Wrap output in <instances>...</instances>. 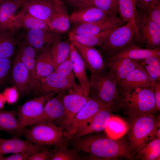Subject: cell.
Returning <instances> with one entry per match:
<instances>
[{"label": "cell", "mask_w": 160, "mask_h": 160, "mask_svg": "<svg viewBox=\"0 0 160 160\" xmlns=\"http://www.w3.org/2000/svg\"><path fill=\"white\" fill-rule=\"evenodd\" d=\"M73 140V149L88 154L89 159L131 160L133 157L130 147L118 139L89 134Z\"/></svg>", "instance_id": "obj_1"}, {"label": "cell", "mask_w": 160, "mask_h": 160, "mask_svg": "<svg viewBox=\"0 0 160 160\" xmlns=\"http://www.w3.org/2000/svg\"><path fill=\"white\" fill-rule=\"evenodd\" d=\"M89 96L101 102L112 112L121 109L117 84L112 72L106 68L100 72L91 73Z\"/></svg>", "instance_id": "obj_2"}, {"label": "cell", "mask_w": 160, "mask_h": 160, "mask_svg": "<svg viewBox=\"0 0 160 160\" xmlns=\"http://www.w3.org/2000/svg\"><path fill=\"white\" fill-rule=\"evenodd\" d=\"M121 109L131 119L141 116L153 115L157 111L153 84L146 87L119 92Z\"/></svg>", "instance_id": "obj_3"}, {"label": "cell", "mask_w": 160, "mask_h": 160, "mask_svg": "<svg viewBox=\"0 0 160 160\" xmlns=\"http://www.w3.org/2000/svg\"><path fill=\"white\" fill-rule=\"evenodd\" d=\"M130 120L128 131L130 147L134 157L150 141L149 140L154 139L155 131L160 127V118L153 115H145Z\"/></svg>", "instance_id": "obj_4"}, {"label": "cell", "mask_w": 160, "mask_h": 160, "mask_svg": "<svg viewBox=\"0 0 160 160\" xmlns=\"http://www.w3.org/2000/svg\"><path fill=\"white\" fill-rule=\"evenodd\" d=\"M23 130V133L26 140L43 146L55 145L60 147L64 141L63 128L52 122L44 121L32 125Z\"/></svg>", "instance_id": "obj_5"}, {"label": "cell", "mask_w": 160, "mask_h": 160, "mask_svg": "<svg viewBox=\"0 0 160 160\" xmlns=\"http://www.w3.org/2000/svg\"><path fill=\"white\" fill-rule=\"evenodd\" d=\"M136 28L135 41L146 48H160V26L150 20L145 12L136 7L134 16Z\"/></svg>", "instance_id": "obj_6"}, {"label": "cell", "mask_w": 160, "mask_h": 160, "mask_svg": "<svg viewBox=\"0 0 160 160\" xmlns=\"http://www.w3.org/2000/svg\"><path fill=\"white\" fill-rule=\"evenodd\" d=\"M136 28L134 20L115 28L99 47L103 57L116 52L134 43Z\"/></svg>", "instance_id": "obj_7"}, {"label": "cell", "mask_w": 160, "mask_h": 160, "mask_svg": "<svg viewBox=\"0 0 160 160\" xmlns=\"http://www.w3.org/2000/svg\"><path fill=\"white\" fill-rule=\"evenodd\" d=\"M68 93L63 95V100L65 114L60 121L61 127L67 130L76 114L89 100V93L79 84L68 89Z\"/></svg>", "instance_id": "obj_8"}, {"label": "cell", "mask_w": 160, "mask_h": 160, "mask_svg": "<svg viewBox=\"0 0 160 160\" xmlns=\"http://www.w3.org/2000/svg\"><path fill=\"white\" fill-rule=\"evenodd\" d=\"M56 92H51L35 97L26 102L17 109V118L21 131L31 126L41 115L47 102Z\"/></svg>", "instance_id": "obj_9"}, {"label": "cell", "mask_w": 160, "mask_h": 160, "mask_svg": "<svg viewBox=\"0 0 160 160\" xmlns=\"http://www.w3.org/2000/svg\"><path fill=\"white\" fill-rule=\"evenodd\" d=\"M105 108H108L97 99L90 97L86 104L74 116L69 128L64 133V137L68 140H72L76 132L85 123Z\"/></svg>", "instance_id": "obj_10"}, {"label": "cell", "mask_w": 160, "mask_h": 160, "mask_svg": "<svg viewBox=\"0 0 160 160\" xmlns=\"http://www.w3.org/2000/svg\"><path fill=\"white\" fill-rule=\"evenodd\" d=\"M12 31L15 35L34 48L37 53L51 45L54 39V33L49 28Z\"/></svg>", "instance_id": "obj_11"}, {"label": "cell", "mask_w": 160, "mask_h": 160, "mask_svg": "<svg viewBox=\"0 0 160 160\" xmlns=\"http://www.w3.org/2000/svg\"><path fill=\"white\" fill-rule=\"evenodd\" d=\"M77 84L75 80L54 72L37 82L35 89L44 94L59 93L73 87Z\"/></svg>", "instance_id": "obj_12"}, {"label": "cell", "mask_w": 160, "mask_h": 160, "mask_svg": "<svg viewBox=\"0 0 160 160\" xmlns=\"http://www.w3.org/2000/svg\"><path fill=\"white\" fill-rule=\"evenodd\" d=\"M126 23L117 16H110L97 22L78 24L70 32L80 35L93 36Z\"/></svg>", "instance_id": "obj_13"}, {"label": "cell", "mask_w": 160, "mask_h": 160, "mask_svg": "<svg viewBox=\"0 0 160 160\" xmlns=\"http://www.w3.org/2000/svg\"><path fill=\"white\" fill-rule=\"evenodd\" d=\"M12 68V81L18 92L22 95L29 93L33 89L30 72L21 61L16 51Z\"/></svg>", "instance_id": "obj_14"}, {"label": "cell", "mask_w": 160, "mask_h": 160, "mask_svg": "<svg viewBox=\"0 0 160 160\" xmlns=\"http://www.w3.org/2000/svg\"><path fill=\"white\" fill-rule=\"evenodd\" d=\"M76 47L91 73H98L106 68L101 52L94 47L81 44L75 41H71Z\"/></svg>", "instance_id": "obj_15"}, {"label": "cell", "mask_w": 160, "mask_h": 160, "mask_svg": "<svg viewBox=\"0 0 160 160\" xmlns=\"http://www.w3.org/2000/svg\"><path fill=\"white\" fill-rule=\"evenodd\" d=\"M153 80L140 64L118 84L119 92L130 90L153 85Z\"/></svg>", "instance_id": "obj_16"}, {"label": "cell", "mask_w": 160, "mask_h": 160, "mask_svg": "<svg viewBox=\"0 0 160 160\" xmlns=\"http://www.w3.org/2000/svg\"><path fill=\"white\" fill-rule=\"evenodd\" d=\"M63 95L60 92L56 96L50 98L45 104L41 115L31 125L44 121H61L65 114Z\"/></svg>", "instance_id": "obj_17"}, {"label": "cell", "mask_w": 160, "mask_h": 160, "mask_svg": "<svg viewBox=\"0 0 160 160\" xmlns=\"http://www.w3.org/2000/svg\"><path fill=\"white\" fill-rule=\"evenodd\" d=\"M160 57V49L143 48L134 43L131 44L113 54L103 56L104 61L127 58L141 60L151 56Z\"/></svg>", "instance_id": "obj_18"}, {"label": "cell", "mask_w": 160, "mask_h": 160, "mask_svg": "<svg viewBox=\"0 0 160 160\" xmlns=\"http://www.w3.org/2000/svg\"><path fill=\"white\" fill-rule=\"evenodd\" d=\"M112 112L108 108L100 111L77 131L73 139L104 130Z\"/></svg>", "instance_id": "obj_19"}, {"label": "cell", "mask_w": 160, "mask_h": 160, "mask_svg": "<svg viewBox=\"0 0 160 160\" xmlns=\"http://www.w3.org/2000/svg\"><path fill=\"white\" fill-rule=\"evenodd\" d=\"M22 6L28 13L44 21L48 26L54 12L51 0H28Z\"/></svg>", "instance_id": "obj_20"}, {"label": "cell", "mask_w": 160, "mask_h": 160, "mask_svg": "<svg viewBox=\"0 0 160 160\" xmlns=\"http://www.w3.org/2000/svg\"><path fill=\"white\" fill-rule=\"evenodd\" d=\"M45 146L33 144L27 140L15 137L8 139L0 138V153L3 155L21 152L34 153Z\"/></svg>", "instance_id": "obj_21"}, {"label": "cell", "mask_w": 160, "mask_h": 160, "mask_svg": "<svg viewBox=\"0 0 160 160\" xmlns=\"http://www.w3.org/2000/svg\"><path fill=\"white\" fill-rule=\"evenodd\" d=\"M54 12L48 27L52 31L58 33L68 31L70 26V21L65 3L61 0H51Z\"/></svg>", "instance_id": "obj_22"}, {"label": "cell", "mask_w": 160, "mask_h": 160, "mask_svg": "<svg viewBox=\"0 0 160 160\" xmlns=\"http://www.w3.org/2000/svg\"><path fill=\"white\" fill-rule=\"evenodd\" d=\"M20 59L28 69L31 77L33 89L36 84V57L37 52L33 47L17 36L14 35Z\"/></svg>", "instance_id": "obj_23"}, {"label": "cell", "mask_w": 160, "mask_h": 160, "mask_svg": "<svg viewBox=\"0 0 160 160\" xmlns=\"http://www.w3.org/2000/svg\"><path fill=\"white\" fill-rule=\"evenodd\" d=\"M106 68L113 74L117 85L140 64V60L123 58L104 61Z\"/></svg>", "instance_id": "obj_24"}, {"label": "cell", "mask_w": 160, "mask_h": 160, "mask_svg": "<svg viewBox=\"0 0 160 160\" xmlns=\"http://www.w3.org/2000/svg\"><path fill=\"white\" fill-rule=\"evenodd\" d=\"M49 28L44 21L26 12L22 8L13 18L10 29L12 30H28Z\"/></svg>", "instance_id": "obj_25"}, {"label": "cell", "mask_w": 160, "mask_h": 160, "mask_svg": "<svg viewBox=\"0 0 160 160\" xmlns=\"http://www.w3.org/2000/svg\"><path fill=\"white\" fill-rule=\"evenodd\" d=\"M110 16L106 12L94 6L79 9L69 16L71 23L78 24L97 22Z\"/></svg>", "instance_id": "obj_26"}, {"label": "cell", "mask_w": 160, "mask_h": 160, "mask_svg": "<svg viewBox=\"0 0 160 160\" xmlns=\"http://www.w3.org/2000/svg\"><path fill=\"white\" fill-rule=\"evenodd\" d=\"M70 57L71 60L75 76L79 84L89 93V81L85 63L73 44L71 42Z\"/></svg>", "instance_id": "obj_27"}, {"label": "cell", "mask_w": 160, "mask_h": 160, "mask_svg": "<svg viewBox=\"0 0 160 160\" xmlns=\"http://www.w3.org/2000/svg\"><path fill=\"white\" fill-rule=\"evenodd\" d=\"M50 46H47L36 54V83L39 80L49 75L55 71V68L50 51Z\"/></svg>", "instance_id": "obj_28"}, {"label": "cell", "mask_w": 160, "mask_h": 160, "mask_svg": "<svg viewBox=\"0 0 160 160\" xmlns=\"http://www.w3.org/2000/svg\"><path fill=\"white\" fill-rule=\"evenodd\" d=\"M54 33V39L50 51L55 69L69 56L70 43L63 40L59 33Z\"/></svg>", "instance_id": "obj_29"}, {"label": "cell", "mask_w": 160, "mask_h": 160, "mask_svg": "<svg viewBox=\"0 0 160 160\" xmlns=\"http://www.w3.org/2000/svg\"><path fill=\"white\" fill-rule=\"evenodd\" d=\"M0 131L12 135L23 133L17 118L16 112L0 109Z\"/></svg>", "instance_id": "obj_30"}, {"label": "cell", "mask_w": 160, "mask_h": 160, "mask_svg": "<svg viewBox=\"0 0 160 160\" xmlns=\"http://www.w3.org/2000/svg\"><path fill=\"white\" fill-rule=\"evenodd\" d=\"M20 4L4 0L0 3V30L10 29Z\"/></svg>", "instance_id": "obj_31"}, {"label": "cell", "mask_w": 160, "mask_h": 160, "mask_svg": "<svg viewBox=\"0 0 160 160\" xmlns=\"http://www.w3.org/2000/svg\"><path fill=\"white\" fill-rule=\"evenodd\" d=\"M129 125L122 119L111 115L104 129L108 137L114 140L119 139L127 132Z\"/></svg>", "instance_id": "obj_32"}, {"label": "cell", "mask_w": 160, "mask_h": 160, "mask_svg": "<svg viewBox=\"0 0 160 160\" xmlns=\"http://www.w3.org/2000/svg\"><path fill=\"white\" fill-rule=\"evenodd\" d=\"M16 46L12 31L0 30V59L11 57L15 53Z\"/></svg>", "instance_id": "obj_33"}, {"label": "cell", "mask_w": 160, "mask_h": 160, "mask_svg": "<svg viewBox=\"0 0 160 160\" xmlns=\"http://www.w3.org/2000/svg\"><path fill=\"white\" fill-rule=\"evenodd\" d=\"M116 28L104 31L95 35L90 36L76 35L70 32L69 38L70 41H75L86 46L93 47L96 46L99 47L103 42L110 33Z\"/></svg>", "instance_id": "obj_34"}, {"label": "cell", "mask_w": 160, "mask_h": 160, "mask_svg": "<svg viewBox=\"0 0 160 160\" xmlns=\"http://www.w3.org/2000/svg\"><path fill=\"white\" fill-rule=\"evenodd\" d=\"M143 160H159L160 140L156 138L149 142L136 155Z\"/></svg>", "instance_id": "obj_35"}, {"label": "cell", "mask_w": 160, "mask_h": 160, "mask_svg": "<svg viewBox=\"0 0 160 160\" xmlns=\"http://www.w3.org/2000/svg\"><path fill=\"white\" fill-rule=\"evenodd\" d=\"M137 2V0H117L118 13L120 18L124 22L134 20Z\"/></svg>", "instance_id": "obj_36"}, {"label": "cell", "mask_w": 160, "mask_h": 160, "mask_svg": "<svg viewBox=\"0 0 160 160\" xmlns=\"http://www.w3.org/2000/svg\"><path fill=\"white\" fill-rule=\"evenodd\" d=\"M140 64L153 80L160 81V58L151 56L140 60Z\"/></svg>", "instance_id": "obj_37"}, {"label": "cell", "mask_w": 160, "mask_h": 160, "mask_svg": "<svg viewBox=\"0 0 160 160\" xmlns=\"http://www.w3.org/2000/svg\"><path fill=\"white\" fill-rule=\"evenodd\" d=\"M67 144L62 145L53 152L50 160H76L80 159L79 152L73 149H68Z\"/></svg>", "instance_id": "obj_38"}, {"label": "cell", "mask_w": 160, "mask_h": 160, "mask_svg": "<svg viewBox=\"0 0 160 160\" xmlns=\"http://www.w3.org/2000/svg\"><path fill=\"white\" fill-rule=\"evenodd\" d=\"M117 1V0H91L85 7L94 6L106 12L111 16H117L118 13Z\"/></svg>", "instance_id": "obj_39"}, {"label": "cell", "mask_w": 160, "mask_h": 160, "mask_svg": "<svg viewBox=\"0 0 160 160\" xmlns=\"http://www.w3.org/2000/svg\"><path fill=\"white\" fill-rule=\"evenodd\" d=\"M56 72L68 78L75 80L72 62L70 56L55 69Z\"/></svg>", "instance_id": "obj_40"}, {"label": "cell", "mask_w": 160, "mask_h": 160, "mask_svg": "<svg viewBox=\"0 0 160 160\" xmlns=\"http://www.w3.org/2000/svg\"><path fill=\"white\" fill-rule=\"evenodd\" d=\"M11 58L0 59V88L7 80L12 68Z\"/></svg>", "instance_id": "obj_41"}, {"label": "cell", "mask_w": 160, "mask_h": 160, "mask_svg": "<svg viewBox=\"0 0 160 160\" xmlns=\"http://www.w3.org/2000/svg\"><path fill=\"white\" fill-rule=\"evenodd\" d=\"M143 11L150 20L160 26V1Z\"/></svg>", "instance_id": "obj_42"}, {"label": "cell", "mask_w": 160, "mask_h": 160, "mask_svg": "<svg viewBox=\"0 0 160 160\" xmlns=\"http://www.w3.org/2000/svg\"><path fill=\"white\" fill-rule=\"evenodd\" d=\"M53 152L45 148L33 153L27 160H50Z\"/></svg>", "instance_id": "obj_43"}, {"label": "cell", "mask_w": 160, "mask_h": 160, "mask_svg": "<svg viewBox=\"0 0 160 160\" xmlns=\"http://www.w3.org/2000/svg\"><path fill=\"white\" fill-rule=\"evenodd\" d=\"M33 153L29 152H21L12 153L6 157L2 156L1 160H27Z\"/></svg>", "instance_id": "obj_44"}, {"label": "cell", "mask_w": 160, "mask_h": 160, "mask_svg": "<svg viewBox=\"0 0 160 160\" xmlns=\"http://www.w3.org/2000/svg\"><path fill=\"white\" fill-rule=\"evenodd\" d=\"M154 93L156 109L157 111L160 110V81H153Z\"/></svg>", "instance_id": "obj_45"}, {"label": "cell", "mask_w": 160, "mask_h": 160, "mask_svg": "<svg viewBox=\"0 0 160 160\" xmlns=\"http://www.w3.org/2000/svg\"><path fill=\"white\" fill-rule=\"evenodd\" d=\"M159 1L160 0H137L136 7L143 10H145Z\"/></svg>", "instance_id": "obj_46"}, {"label": "cell", "mask_w": 160, "mask_h": 160, "mask_svg": "<svg viewBox=\"0 0 160 160\" xmlns=\"http://www.w3.org/2000/svg\"><path fill=\"white\" fill-rule=\"evenodd\" d=\"M6 101L9 104L15 102L17 99V94L16 92L12 89H6L3 93Z\"/></svg>", "instance_id": "obj_47"}, {"label": "cell", "mask_w": 160, "mask_h": 160, "mask_svg": "<svg viewBox=\"0 0 160 160\" xmlns=\"http://www.w3.org/2000/svg\"><path fill=\"white\" fill-rule=\"evenodd\" d=\"M91 0H65L69 5L75 7L79 9L85 7Z\"/></svg>", "instance_id": "obj_48"}, {"label": "cell", "mask_w": 160, "mask_h": 160, "mask_svg": "<svg viewBox=\"0 0 160 160\" xmlns=\"http://www.w3.org/2000/svg\"><path fill=\"white\" fill-rule=\"evenodd\" d=\"M6 102V99L3 94L0 93V109H3Z\"/></svg>", "instance_id": "obj_49"}, {"label": "cell", "mask_w": 160, "mask_h": 160, "mask_svg": "<svg viewBox=\"0 0 160 160\" xmlns=\"http://www.w3.org/2000/svg\"><path fill=\"white\" fill-rule=\"evenodd\" d=\"M10 1L19 3L21 4L22 5L28 0H6Z\"/></svg>", "instance_id": "obj_50"}, {"label": "cell", "mask_w": 160, "mask_h": 160, "mask_svg": "<svg viewBox=\"0 0 160 160\" xmlns=\"http://www.w3.org/2000/svg\"><path fill=\"white\" fill-rule=\"evenodd\" d=\"M3 156V155L1 154V153H0V160L1 159V158Z\"/></svg>", "instance_id": "obj_51"}, {"label": "cell", "mask_w": 160, "mask_h": 160, "mask_svg": "<svg viewBox=\"0 0 160 160\" xmlns=\"http://www.w3.org/2000/svg\"><path fill=\"white\" fill-rule=\"evenodd\" d=\"M4 0H0V3L2 1H3Z\"/></svg>", "instance_id": "obj_52"}, {"label": "cell", "mask_w": 160, "mask_h": 160, "mask_svg": "<svg viewBox=\"0 0 160 160\" xmlns=\"http://www.w3.org/2000/svg\"></svg>", "instance_id": "obj_53"}, {"label": "cell", "mask_w": 160, "mask_h": 160, "mask_svg": "<svg viewBox=\"0 0 160 160\" xmlns=\"http://www.w3.org/2000/svg\"></svg>", "instance_id": "obj_54"}]
</instances>
